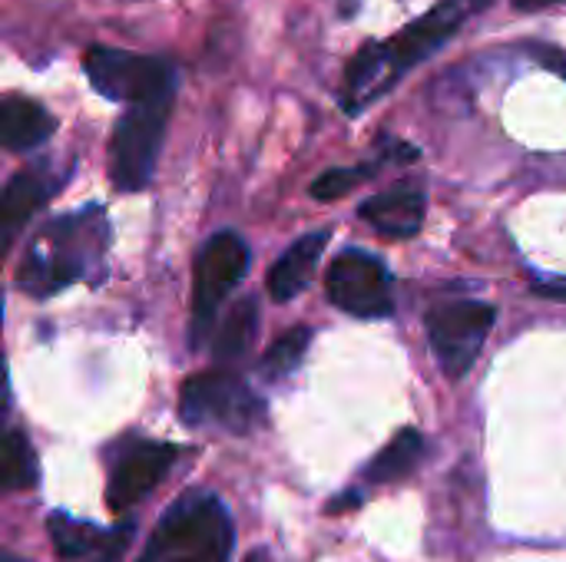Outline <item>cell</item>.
<instances>
[{"instance_id":"obj_1","label":"cell","mask_w":566,"mask_h":562,"mask_svg":"<svg viewBox=\"0 0 566 562\" xmlns=\"http://www.w3.org/2000/svg\"><path fill=\"white\" fill-rule=\"evenodd\" d=\"M491 0H441L434 3L424 17L408 23L401 33H395L385 43H368L345 70V86H342V106L348 113H358L365 103H375L385 96L408 70H415L421 60H428L434 50L451 40L461 23L484 10Z\"/></svg>"},{"instance_id":"obj_2","label":"cell","mask_w":566,"mask_h":562,"mask_svg":"<svg viewBox=\"0 0 566 562\" xmlns=\"http://www.w3.org/2000/svg\"><path fill=\"white\" fill-rule=\"evenodd\" d=\"M106 242L109 222L99 209L66 212L46 222L27 245L17 272V288L33 298H50L83 282L93 268L103 265Z\"/></svg>"},{"instance_id":"obj_3","label":"cell","mask_w":566,"mask_h":562,"mask_svg":"<svg viewBox=\"0 0 566 562\" xmlns=\"http://www.w3.org/2000/svg\"><path fill=\"white\" fill-rule=\"evenodd\" d=\"M235 527L212 494L179 497L156 523L139 562H229Z\"/></svg>"},{"instance_id":"obj_4","label":"cell","mask_w":566,"mask_h":562,"mask_svg":"<svg viewBox=\"0 0 566 562\" xmlns=\"http://www.w3.org/2000/svg\"><path fill=\"white\" fill-rule=\"evenodd\" d=\"M172 93L176 86L156 89L129 103V109L119 116L109 142V176L119 192H139L149 185L172 109Z\"/></svg>"},{"instance_id":"obj_5","label":"cell","mask_w":566,"mask_h":562,"mask_svg":"<svg viewBox=\"0 0 566 562\" xmlns=\"http://www.w3.org/2000/svg\"><path fill=\"white\" fill-rule=\"evenodd\" d=\"M179 417L189 427H222L232 434H245L265 417V407L239 374L206 371L182 384Z\"/></svg>"},{"instance_id":"obj_6","label":"cell","mask_w":566,"mask_h":562,"mask_svg":"<svg viewBox=\"0 0 566 562\" xmlns=\"http://www.w3.org/2000/svg\"><path fill=\"white\" fill-rule=\"evenodd\" d=\"M245 268H249V245L242 242V235L219 232L202 245L192 275V331H189L192 348H202L212 338L219 308L232 295V288L245 278Z\"/></svg>"},{"instance_id":"obj_7","label":"cell","mask_w":566,"mask_h":562,"mask_svg":"<svg viewBox=\"0 0 566 562\" xmlns=\"http://www.w3.org/2000/svg\"><path fill=\"white\" fill-rule=\"evenodd\" d=\"M494 318L497 311L484 301H448L428 315V341L451 381H461L474 368Z\"/></svg>"},{"instance_id":"obj_8","label":"cell","mask_w":566,"mask_h":562,"mask_svg":"<svg viewBox=\"0 0 566 562\" xmlns=\"http://www.w3.org/2000/svg\"><path fill=\"white\" fill-rule=\"evenodd\" d=\"M325 291L335 308L355 318H388L395 311V285L391 272L385 268L381 258L361 252V248H345L325 275Z\"/></svg>"},{"instance_id":"obj_9","label":"cell","mask_w":566,"mask_h":562,"mask_svg":"<svg viewBox=\"0 0 566 562\" xmlns=\"http://www.w3.org/2000/svg\"><path fill=\"white\" fill-rule=\"evenodd\" d=\"M83 63L93 89L116 103H136L156 89L176 86L172 63L159 56H139L113 46H90Z\"/></svg>"},{"instance_id":"obj_10","label":"cell","mask_w":566,"mask_h":562,"mask_svg":"<svg viewBox=\"0 0 566 562\" xmlns=\"http://www.w3.org/2000/svg\"><path fill=\"white\" fill-rule=\"evenodd\" d=\"M179 450L172 444H159V441H136L129 444L109 474V487H106V503L113 513H123L136 503H143L159 480L172 470Z\"/></svg>"},{"instance_id":"obj_11","label":"cell","mask_w":566,"mask_h":562,"mask_svg":"<svg viewBox=\"0 0 566 562\" xmlns=\"http://www.w3.org/2000/svg\"><path fill=\"white\" fill-rule=\"evenodd\" d=\"M424 209H428V199L418 185H395L361 202L358 215L385 238H411L424 225Z\"/></svg>"},{"instance_id":"obj_12","label":"cell","mask_w":566,"mask_h":562,"mask_svg":"<svg viewBox=\"0 0 566 562\" xmlns=\"http://www.w3.org/2000/svg\"><path fill=\"white\" fill-rule=\"evenodd\" d=\"M325 245H328V232H325V229H322V232H308V235H302L298 242H292V245L285 248V255H282V258L272 265V272H269V295H272L275 301L295 298V295L312 282V275H315V268H318V258H322Z\"/></svg>"},{"instance_id":"obj_13","label":"cell","mask_w":566,"mask_h":562,"mask_svg":"<svg viewBox=\"0 0 566 562\" xmlns=\"http://www.w3.org/2000/svg\"><path fill=\"white\" fill-rule=\"evenodd\" d=\"M53 126H56L53 116L27 96H7L0 103V139L13 152H27L46 142Z\"/></svg>"},{"instance_id":"obj_14","label":"cell","mask_w":566,"mask_h":562,"mask_svg":"<svg viewBox=\"0 0 566 562\" xmlns=\"http://www.w3.org/2000/svg\"><path fill=\"white\" fill-rule=\"evenodd\" d=\"M53 189H50V182H43L36 172H17L10 182H7V189H3V199H0V222H3V238H13L23 225H27V219L46 202V195H50Z\"/></svg>"},{"instance_id":"obj_15","label":"cell","mask_w":566,"mask_h":562,"mask_svg":"<svg viewBox=\"0 0 566 562\" xmlns=\"http://www.w3.org/2000/svg\"><path fill=\"white\" fill-rule=\"evenodd\" d=\"M46 530H50V543H53L60 560H86L90 553L106 550L113 543V537H116V530L106 533V530H99L93 523H83V520H76L70 513H53L46 520Z\"/></svg>"},{"instance_id":"obj_16","label":"cell","mask_w":566,"mask_h":562,"mask_svg":"<svg viewBox=\"0 0 566 562\" xmlns=\"http://www.w3.org/2000/svg\"><path fill=\"white\" fill-rule=\"evenodd\" d=\"M424 457V437L415 427L398 431V437L365 467V480L368 484H395L401 477H408L418 460Z\"/></svg>"},{"instance_id":"obj_17","label":"cell","mask_w":566,"mask_h":562,"mask_svg":"<svg viewBox=\"0 0 566 562\" xmlns=\"http://www.w3.org/2000/svg\"><path fill=\"white\" fill-rule=\"evenodd\" d=\"M40 477V464L33 454V444L27 441V434L10 431L0 444V480L7 490H30L36 487Z\"/></svg>"},{"instance_id":"obj_18","label":"cell","mask_w":566,"mask_h":562,"mask_svg":"<svg viewBox=\"0 0 566 562\" xmlns=\"http://www.w3.org/2000/svg\"><path fill=\"white\" fill-rule=\"evenodd\" d=\"M255 321H259V305H255V298L239 301V305L232 308V315L222 321L219 335H216V344H212L216 358H219V361H235V358H242V354L249 351V344H252Z\"/></svg>"},{"instance_id":"obj_19","label":"cell","mask_w":566,"mask_h":562,"mask_svg":"<svg viewBox=\"0 0 566 562\" xmlns=\"http://www.w3.org/2000/svg\"><path fill=\"white\" fill-rule=\"evenodd\" d=\"M308 341H312V328H292V331H285L269 348V354L262 358V374L269 381H282L285 374H292L302 364V358L308 351Z\"/></svg>"},{"instance_id":"obj_20","label":"cell","mask_w":566,"mask_h":562,"mask_svg":"<svg viewBox=\"0 0 566 562\" xmlns=\"http://www.w3.org/2000/svg\"><path fill=\"white\" fill-rule=\"evenodd\" d=\"M371 172H375V166H338V169H328V172H322V176L312 182V195L322 199V202L342 199V195H348L361 179H368Z\"/></svg>"},{"instance_id":"obj_21","label":"cell","mask_w":566,"mask_h":562,"mask_svg":"<svg viewBox=\"0 0 566 562\" xmlns=\"http://www.w3.org/2000/svg\"><path fill=\"white\" fill-rule=\"evenodd\" d=\"M129 533H133V527H129V523H126V527H119V530H116V537H113V543H109V547H106V550H103V553H99L93 562H116V556L123 553V547H126V540H129ZM3 562H20V560H17V556H3Z\"/></svg>"},{"instance_id":"obj_22","label":"cell","mask_w":566,"mask_h":562,"mask_svg":"<svg viewBox=\"0 0 566 562\" xmlns=\"http://www.w3.org/2000/svg\"><path fill=\"white\" fill-rule=\"evenodd\" d=\"M537 56H541V60H544V63H547V66H551L554 73H564V76H566V56H564V53H554V50L541 46V50H537Z\"/></svg>"},{"instance_id":"obj_23","label":"cell","mask_w":566,"mask_h":562,"mask_svg":"<svg viewBox=\"0 0 566 562\" xmlns=\"http://www.w3.org/2000/svg\"><path fill=\"white\" fill-rule=\"evenodd\" d=\"M541 295H547V298H560V301H566V282H547V285H541Z\"/></svg>"},{"instance_id":"obj_24","label":"cell","mask_w":566,"mask_h":562,"mask_svg":"<svg viewBox=\"0 0 566 562\" xmlns=\"http://www.w3.org/2000/svg\"><path fill=\"white\" fill-rule=\"evenodd\" d=\"M551 3H566V0H514L517 10H541V7H551Z\"/></svg>"},{"instance_id":"obj_25","label":"cell","mask_w":566,"mask_h":562,"mask_svg":"<svg viewBox=\"0 0 566 562\" xmlns=\"http://www.w3.org/2000/svg\"><path fill=\"white\" fill-rule=\"evenodd\" d=\"M245 562H269V556H265L262 550H255V553H249V560Z\"/></svg>"}]
</instances>
